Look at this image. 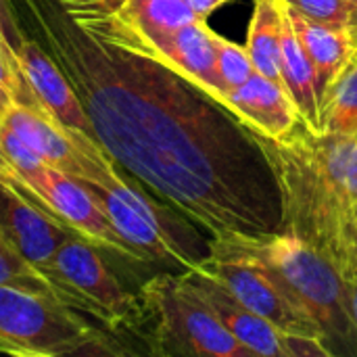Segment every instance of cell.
Listing matches in <instances>:
<instances>
[{
    "instance_id": "obj_27",
    "label": "cell",
    "mask_w": 357,
    "mask_h": 357,
    "mask_svg": "<svg viewBox=\"0 0 357 357\" xmlns=\"http://www.w3.org/2000/svg\"><path fill=\"white\" fill-rule=\"evenodd\" d=\"M347 282V299H349V314H351V320H354V328H356L357 335V274L345 278Z\"/></svg>"
},
{
    "instance_id": "obj_3",
    "label": "cell",
    "mask_w": 357,
    "mask_h": 357,
    "mask_svg": "<svg viewBox=\"0 0 357 357\" xmlns=\"http://www.w3.org/2000/svg\"><path fill=\"white\" fill-rule=\"evenodd\" d=\"M234 245L259 259L287 287L320 326L322 341L333 357H357V335L349 314L347 282L328 259L287 232Z\"/></svg>"
},
{
    "instance_id": "obj_4",
    "label": "cell",
    "mask_w": 357,
    "mask_h": 357,
    "mask_svg": "<svg viewBox=\"0 0 357 357\" xmlns=\"http://www.w3.org/2000/svg\"><path fill=\"white\" fill-rule=\"evenodd\" d=\"M0 354L19 357L126 356L115 333L90 324L54 295L0 284Z\"/></svg>"
},
{
    "instance_id": "obj_23",
    "label": "cell",
    "mask_w": 357,
    "mask_h": 357,
    "mask_svg": "<svg viewBox=\"0 0 357 357\" xmlns=\"http://www.w3.org/2000/svg\"><path fill=\"white\" fill-rule=\"evenodd\" d=\"M301 15L339 29H347L354 4L349 0H284Z\"/></svg>"
},
{
    "instance_id": "obj_11",
    "label": "cell",
    "mask_w": 357,
    "mask_h": 357,
    "mask_svg": "<svg viewBox=\"0 0 357 357\" xmlns=\"http://www.w3.org/2000/svg\"><path fill=\"white\" fill-rule=\"evenodd\" d=\"M31 195L40 207H44L82 238L94 243L96 247L111 249L126 259L138 261L134 251L126 245L107 213L100 209L98 201L82 182L52 169L50 165H44L31 180Z\"/></svg>"
},
{
    "instance_id": "obj_24",
    "label": "cell",
    "mask_w": 357,
    "mask_h": 357,
    "mask_svg": "<svg viewBox=\"0 0 357 357\" xmlns=\"http://www.w3.org/2000/svg\"><path fill=\"white\" fill-rule=\"evenodd\" d=\"M56 2L65 8V15L77 25L111 19L126 4V0H56Z\"/></svg>"
},
{
    "instance_id": "obj_16",
    "label": "cell",
    "mask_w": 357,
    "mask_h": 357,
    "mask_svg": "<svg viewBox=\"0 0 357 357\" xmlns=\"http://www.w3.org/2000/svg\"><path fill=\"white\" fill-rule=\"evenodd\" d=\"M284 10V2H282ZM280 75L287 94L291 96L293 105L297 107L301 119L307 128L320 130V90L316 71L291 25V19L284 10L282 17V33H280Z\"/></svg>"
},
{
    "instance_id": "obj_28",
    "label": "cell",
    "mask_w": 357,
    "mask_h": 357,
    "mask_svg": "<svg viewBox=\"0 0 357 357\" xmlns=\"http://www.w3.org/2000/svg\"><path fill=\"white\" fill-rule=\"evenodd\" d=\"M347 31L351 36V42L357 50V4H354V10H351V19H349V25H347Z\"/></svg>"
},
{
    "instance_id": "obj_14",
    "label": "cell",
    "mask_w": 357,
    "mask_h": 357,
    "mask_svg": "<svg viewBox=\"0 0 357 357\" xmlns=\"http://www.w3.org/2000/svg\"><path fill=\"white\" fill-rule=\"evenodd\" d=\"M224 105L245 126L266 138H282L301 121L287 90L257 71L241 88L232 90L224 98Z\"/></svg>"
},
{
    "instance_id": "obj_7",
    "label": "cell",
    "mask_w": 357,
    "mask_h": 357,
    "mask_svg": "<svg viewBox=\"0 0 357 357\" xmlns=\"http://www.w3.org/2000/svg\"><path fill=\"white\" fill-rule=\"evenodd\" d=\"M42 274L63 303L90 316L115 335L142 322L140 297H134L119 284L98 255L96 245L82 236L67 238Z\"/></svg>"
},
{
    "instance_id": "obj_6",
    "label": "cell",
    "mask_w": 357,
    "mask_h": 357,
    "mask_svg": "<svg viewBox=\"0 0 357 357\" xmlns=\"http://www.w3.org/2000/svg\"><path fill=\"white\" fill-rule=\"evenodd\" d=\"M82 184L98 201L138 261L165 264L186 272L199 268L211 255V241H205L190 224L155 203L123 176L111 186Z\"/></svg>"
},
{
    "instance_id": "obj_26",
    "label": "cell",
    "mask_w": 357,
    "mask_h": 357,
    "mask_svg": "<svg viewBox=\"0 0 357 357\" xmlns=\"http://www.w3.org/2000/svg\"><path fill=\"white\" fill-rule=\"evenodd\" d=\"M228 0H186V4L195 10V15L203 21H207V17L218 10L222 4H226Z\"/></svg>"
},
{
    "instance_id": "obj_17",
    "label": "cell",
    "mask_w": 357,
    "mask_h": 357,
    "mask_svg": "<svg viewBox=\"0 0 357 357\" xmlns=\"http://www.w3.org/2000/svg\"><path fill=\"white\" fill-rule=\"evenodd\" d=\"M111 21L130 36L155 38L199 21V17L186 0H126Z\"/></svg>"
},
{
    "instance_id": "obj_2",
    "label": "cell",
    "mask_w": 357,
    "mask_h": 357,
    "mask_svg": "<svg viewBox=\"0 0 357 357\" xmlns=\"http://www.w3.org/2000/svg\"><path fill=\"white\" fill-rule=\"evenodd\" d=\"M257 140L278 182L284 232L343 278L357 274V138L316 132L301 119L282 138Z\"/></svg>"
},
{
    "instance_id": "obj_13",
    "label": "cell",
    "mask_w": 357,
    "mask_h": 357,
    "mask_svg": "<svg viewBox=\"0 0 357 357\" xmlns=\"http://www.w3.org/2000/svg\"><path fill=\"white\" fill-rule=\"evenodd\" d=\"M15 52L23 77L31 90L36 109L44 111L48 117L56 119L67 128L98 140L77 92L73 90L71 82L61 71V67L54 63V59L48 56V52L36 40L23 36L15 44Z\"/></svg>"
},
{
    "instance_id": "obj_5",
    "label": "cell",
    "mask_w": 357,
    "mask_h": 357,
    "mask_svg": "<svg viewBox=\"0 0 357 357\" xmlns=\"http://www.w3.org/2000/svg\"><path fill=\"white\" fill-rule=\"evenodd\" d=\"M142 320L151 322V354L255 357L220 322L186 274H157L140 289Z\"/></svg>"
},
{
    "instance_id": "obj_21",
    "label": "cell",
    "mask_w": 357,
    "mask_h": 357,
    "mask_svg": "<svg viewBox=\"0 0 357 357\" xmlns=\"http://www.w3.org/2000/svg\"><path fill=\"white\" fill-rule=\"evenodd\" d=\"M215 73H218V84L222 92V105H224V98L232 90L241 88L255 73L247 46H241L215 33Z\"/></svg>"
},
{
    "instance_id": "obj_20",
    "label": "cell",
    "mask_w": 357,
    "mask_h": 357,
    "mask_svg": "<svg viewBox=\"0 0 357 357\" xmlns=\"http://www.w3.org/2000/svg\"><path fill=\"white\" fill-rule=\"evenodd\" d=\"M6 19L0 21V105L4 107V111L13 105H25L36 109L31 90L23 77L15 52V44L6 33Z\"/></svg>"
},
{
    "instance_id": "obj_8",
    "label": "cell",
    "mask_w": 357,
    "mask_h": 357,
    "mask_svg": "<svg viewBox=\"0 0 357 357\" xmlns=\"http://www.w3.org/2000/svg\"><path fill=\"white\" fill-rule=\"evenodd\" d=\"M199 268L218 278L241 303L282 333L322 341V331L316 320L259 259L238 245L211 241V255Z\"/></svg>"
},
{
    "instance_id": "obj_25",
    "label": "cell",
    "mask_w": 357,
    "mask_h": 357,
    "mask_svg": "<svg viewBox=\"0 0 357 357\" xmlns=\"http://www.w3.org/2000/svg\"><path fill=\"white\" fill-rule=\"evenodd\" d=\"M0 182L6 184V186H10V188H15V190H19V192H23V195H27V197L31 199L29 190L25 188V182L21 180V176H19V172L13 167V163L6 159V155L2 153V149H0ZM31 201H33V199H31Z\"/></svg>"
},
{
    "instance_id": "obj_19",
    "label": "cell",
    "mask_w": 357,
    "mask_h": 357,
    "mask_svg": "<svg viewBox=\"0 0 357 357\" xmlns=\"http://www.w3.org/2000/svg\"><path fill=\"white\" fill-rule=\"evenodd\" d=\"M320 130L357 138V52L320 98Z\"/></svg>"
},
{
    "instance_id": "obj_12",
    "label": "cell",
    "mask_w": 357,
    "mask_h": 357,
    "mask_svg": "<svg viewBox=\"0 0 357 357\" xmlns=\"http://www.w3.org/2000/svg\"><path fill=\"white\" fill-rule=\"evenodd\" d=\"M0 232L40 274L67 238L79 236L36 201H31L27 195L2 182Z\"/></svg>"
},
{
    "instance_id": "obj_31",
    "label": "cell",
    "mask_w": 357,
    "mask_h": 357,
    "mask_svg": "<svg viewBox=\"0 0 357 357\" xmlns=\"http://www.w3.org/2000/svg\"><path fill=\"white\" fill-rule=\"evenodd\" d=\"M349 2H351V4H357V0H349Z\"/></svg>"
},
{
    "instance_id": "obj_9",
    "label": "cell",
    "mask_w": 357,
    "mask_h": 357,
    "mask_svg": "<svg viewBox=\"0 0 357 357\" xmlns=\"http://www.w3.org/2000/svg\"><path fill=\"white\" fill-rule=\"evenodd\" d=\"M2 126L13 130L46 165L77 182L111 186L121 178L117 163L98 140L59 123L40 109L13 105Z\"/></svg>"
},
{
    "instance_id": "obj_1",
    "label": "cell",
    "mask_w": 357,
    "mask_h": 357,
    "mask_svg": "<svg viewBox=\"0 0 357 357\" xmlns=\"http://www.w3.org/2000/svg\"><path fill=\"white\" fill-rule=\"evenodd\" d=\"M54 63L77 92L109 157L199 224L211 241L284 232L282 201L257 134L188 77L25 0Z\"/></svg>"
},
{
    "instance_id": "obj_29",
    "label": "cell",
    "mask_w": 357,
    "mask_h": 357,
    "mask_svg": "<svg viewBox=\"0 0 357 357\" xmlns=\"http://www.w3.org/2000/svg\"><path fill=\"white\" fill-rule=\"evenodd\" d=\"M6 17H4V2L0 0V21H4Z\"/></svg>"
},
{
    "instance_id": "obj_30",
    "label": "cell",
    "mask_w": 357,
    "mask_h": 357,
    "mask_svg": "<svg viewBox=\"0 0 357 357\" xmlns=\"http://www.w3.org/2000/svg\"><path fill=\"white\" fill-rule=\"evenodd\" d=\"M4 113H6V111H4V107L0 105V126H2V117H4Z\"/></svg>"
},
{
    "instance_id": "obj_15",
    "label": "cell",
    "mask_w": 357,
    "mask_h": 357,
    "mask_svg": "<svg viewBox=\"0 0 357 357\" xmlns=\"http://www.w3.org/2000/svg\"><path fill=\"white\" fill-rule=\"evenodd\" d=\"M284 2V0H282ZM284 10L291 19V25L316 71L320 98L326 92V88L339 77V73L349 65V61L356 56V46L351 42V36L347 29L331 27L324 23H318L293 6L284 2Z\"/></svg>"
},
{
    "instance_id": "obj_18",
    "label": "cell",
    "mask_w": 357,
    "mask_h": 357,
    "mask_svg": "<svg viewBox=\"0 0 357 357\" xmlns=\"http://www.w3.org/2000/svg\"><path fill=\"white\" fill-rule=\"evenodd\" d=\"M282 0H253V15L247 29V50L257 73L278 82L280 75V33H282ZM284 88V86H282Z\"/></svg>"
},
{
    "instance_id": "obj_22",
    "label": "cell",
    "mask_w": 357,
    "mask_h": 357,
    "mask_svg": "<svg viewBox=\"0 0 357 357\" xmlns=\"http://www.w3.org/2000/svg\"><path fill=\"white\" fill-rule=\"evenodd\" d=\"M0 284L17 287L23 291L54 295L52 284L40 274L0 232ZM56 297V295H54Z\"/></svg>"
},
{
    "instance_id": "obj_10",
    "label": "cell",
    "mask_w": 357,
    "mask_h": 357,
    "mask_svg": "<svg viewBox=\"0 0 357 357\" xmlns=\"http://www.w3.org/2000/svg\"><path fill=\"white\" fill-rule=\"evenodd\" d=\"M186 278L215 312L224 328L255 357H333L316 337L289 335L241 303L218 278L203 268L186 270Z\"/></svg>"
}]
</instances>
